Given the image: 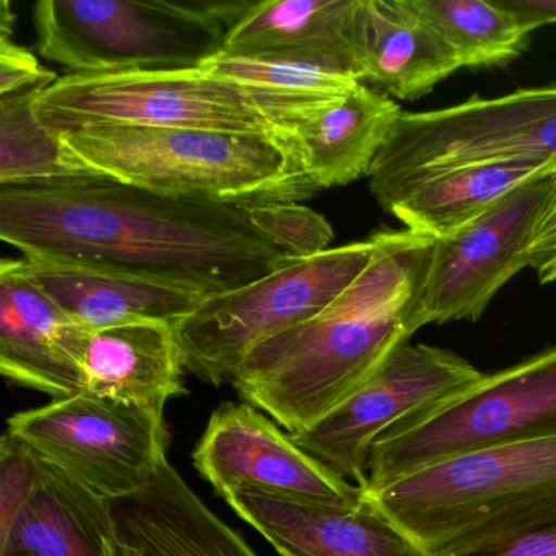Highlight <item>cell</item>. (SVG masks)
Here are the masks:
<instances>
[{
    "mask_svg": "<svg viewBox=\"0 0 556 556\" xmlns=\"http://www.w3.org/2000/svg\"><path fill=\"white\" fill-rule=\"evenodd\" d=\"M252 207L113 180L0 187V237L24 258L102 266L207 298L291 258L253 226Z\"/></svg>",
    "mask_w": 556,
    "mask_h": 556,
    "instance_id": "6da1fadb",
    "label": "cell"
},
{
    "mask_svg": "<svg viewBox=\"0 0 556 556\" xmlns=\"http://www.w3.org/2000/svg\"><path fill=\"white\" fill-rule=\"evenodd\" d=\"M382 233L370 265L324 314L260 344L233 376L240 399L289 434L330 415L422 328L434 240L408 229Z\"/></svg>",
    "mask_w": 556,
    "mask_h": 556,
    "instance_id": "7a4b0ae2",
    "label": "cell"
},
{
    "mask_svg": "<svg viewBox=\"0 0 556 556\" xmlns=\"http://www.w3.org/2000/svg\"><path fill=\"white\" fill-rule=\"evenodd\" d=\"M364 494L429 556L556 526V438L457 455Z\"/></svg>",
    "mask_w": 556,
    "mask_h": 556,
    "instance_id": "3957f363",
    "label": "cell"
},
{
    "mask_svg": "<svg viewBox=\"0 0 556 556\" xmlns=\"http://www.w3.org/2000/svg\"><path fill=\"white\" fill-rule=\"evenodd\" d=\"M56 138L87 170L157 193L245 206L318 193L289 138L123 125H87Z\"/></svg>",
    "mask_w": 556,
    "mask_h": 556,
    "instance_id": "277c9868",
    "label": "cell"
},
{
    "mask_svg": "<svg viewBox=\"0 0 556 556\" xmlns=\"http://www.w3.org/2000/svg\"><path fill=\"white\" fill-rule=\"evenodd\" d=\"M240 0H41V58L70 74L193 71L223 51L252 8Z\"/></svg>",
    "mask_w": 556,
    "mask_h": 556,
    "instance_id": "5b68a950",
    "label": "cell"
},
{
    "mask_svg": "<svg viewBox=\"0 0 556 556\" xmlns=\"http://www.w3.org/2000/svg\"><path fill=\"white\" fill-rule=\"evenodd\" d=\"M549 438H556V346L400 419L370 447L364 490L457 455Z\"/></svg>",
    "mask_w": 556,
    "mask_h": 556,
    "instance_id": "8992f818",
    "label": "cell"
},
{
    "mask_svg": "<svg viewBox=\"0 0 556 556\" xmlns=\"http://www.w3.org/2000/svg\"><path fill=\"white\" fill-rule=\"evenodd\" d=\"M382 230L363 242L289 258L243 288L207 295L175 321L185 369L203 382L232 383L255 348L324 314L370 265Z\"/></svg>",
    "mask_w": 556,
    "mask_h": 556,
    "instance_id": "52a82bcc",
    "label": "cell"
},
{
    "mask_svg": "<svg viewBox=\"0 0 556 556\" xmlns=\"http://www.w3.org/2000/svg\"><path fill=\"white\" fill-rule=\"evenodd\" d=\"M506 161L556 164V87L473 99L400 116L374 162L369 190L383 211L425 178L467 165Z\"/></svg>",
    "mask_w": 556,
    "mask_h": 556,
    "instance_id": "ba28073f",
    "label": "cell"
},
{
    "mask_svg": "<svg viewBox=\"0 0 556 556\" xmlns=\"http://www.w3.org/2000/svg\"><path fill=\"white\" fill-rule=\"evenodd\" d=\"M35 113L53 136L87 125H123L292 139L253 90L201 70L66 74L41 90Z\"/></svg>",
    "mask_w": 556,
    "mask_h": 556,
    "instance_id": "9c48e42d",
    "label": "cell"
},
{
    "mask_svg": "<svg viewBox=\"0 0 556 556\" xmlns=\"http://www.w3.org/2000/svg\"><path fill=\"white\" fill-rule=\"evenodd\" d=\"M8 425L38 457L113 503L144 490L167 457L164 415L87 390L17 413Z\"/></svg>",
    "mask_w": 556,
    "mask_h": 556,
    "instance_id": "30bf717a",
    "label": "cell"
},
{
    "mask_svg": "<svg viewBox=\"0 0 556 556\" xmlns=\"http://www.w3.org/2000/svg\"><path fill=\"white\" fill-rule=\"evenodd\" d=\"M481 377L483 372L452 351L406 341L330 415L291 438L364 490L369 451L380 434L412 413L464 392Z\"/></svg>",
    "mask_w": 556,
    "mask_h": 556,
    "instance_id": "8fae6325",
    "label": "cell"
},
{
    "mask_svg": "<svg viewBox=\"0 0 556 556\" xmlns=\"http://www.w3.org/2000/svg\"><path fill=\"white\" fill-rule=\"evenodd\" d=\"M556 190V167L510 191L473 223L434 240L421 299V321H477L526 255Z\"/></svg>",
    "mask_w": 556,
    "mask_h": 556,
    "instance_id": "7c38bea8",
    "label": "cell"
},
{
    "mask_svg": "<svg viewBox=\"0 0 556 556\" xmlns=\"http://www.w3.org/2000/svg\"><path fill=\"white\" fill-rule=\"evenodd\" d=\"M193 464L223 497L260 491L343 507L364 501L363 488L312 457L278 422L247 403H223L214 409Z\"/></svg>",
    "mask_w": 556,
    "mask_h": 556,
    "instance_id": "4fadbf2b",
    "label": "cell"
},
{
    "mask_svg": "<svg viewBox=\"0 0 556 556\" xmlns=\"http://www.w3.org/2000/svg\"><path fill=\"white\" fill-rule=\"evenodd\" d=\"M224 500L281 556H429L366 494L357 507L260 491H233Z\"/></svg>",
    "mask_w": 556,
    "mask_h": 556,
    "instance_id": "5bb4252c",
    "label": "cell"
},
{
    "mask_svg": "<svg viewBox=\"0 0 556 556\" xmlns=\"http://www.w3.org/2000/svg\"><path fill=\"white\" fill-rule=\"evenodd\" d=\"M14 266L25 281L86 331L138 320L175 324L206 298L191 289L102 266L41 258L14 260Z\"/></svg>",
    "mask_w": 556,
    "mask_h": 556,
    "instance_id": "9a60e30c",
    "label": "cell"
},
{
    "mask_svg": "<svg viewBox=\"0 0 556 556\" xmlns=\"http://www.w3.org/2000/svg\"><path fill=\"white\" fill-rule=\"evenodd\" d=\"M84 330L25 281L14 260L0 265V372L54 399L86 390L77 348Z\"/></svg>",
    "mask_w": 556,
    "mask_h": 556,
    "instance_id": "2e32d148",
    "label": "cell"
},
{
    "mask_svg": "<svg viewBox=\"0 0 556 556\" xmlns=\"http://www.w3.org/2000/svg\"><path fill=\"white\" fill-rule=\"evenodd\" d=\"M38 458L34 491L0 529V556H132L115 503Z\"/></svg>",
    "mask_w": 556,
    "mask_h": 556,
    "instance_id": "e0dca14e",
    "label": "cell"
},
{
    "mask_svg": "<svg viewBox=\"0 0 556 556\" xmlns=\"http://www.w3.org/2000/svg\"><path fill=\"white\" fill-rule=\"evenodd\" d=\"M77 363L87 392L159 415L168 400L187 393L184 356L170 321L138 320L84 331Z\"/></svg>",
    "mask_w": 556,
    "mask_h": 556,
    "instance_id": "ac0fdd59",
    "label": "cell"
},
{
    "mask_svg": "<svg viewBox=\"0 0 556 556\" xmlns=\"http://www.w3.org/2000/svg\"><path fill=\"white\" fill-rule=\"evenodd\" d=\"M132 556H258L191 490L168 457L135 496L115 503Z\"/></svg>",
    "mask_w": 556,
    "mask_h": 556,
    "instance_id": "d6986e66",
    "label": "cell"
},
{
    "mask_svg": "<svg viewBox=\"0 0 556 556\" xmlns=\"http://www.w3.org/2000/svg\"><path fill=\"white\" fill-rule=\"evenodd\" d=\"M403 110L386 93L357 84L350 93L302 116L291 138L318 191L367 177Z\"/></svg>",
    "mask_w": 556,
    "mask_h": 556,
    "instance_id": "ffe728a7",
    "label": "cell"
},
{
    "mask_svg": "<svg viewBox=\"0 0 556 556\" xmlns=\"http://www.w3.org/2000/svg\"><path fill=\"white\" fill-rule=\"evenodd\" d=\"M361 11L363 0L253 2L227 34L223 53L320 58L361 83Z\"/></svg>",
    "mask_w": 556,
    "mask_h": 556,
    "instance_id": "44dd1931",
    "label": "cell"
},
{
    "mask_svg": "<svg viewBox=\"0 0 556 556\" xmlns=\"http://www.w3.org/2000/svg\"><path fill=\"white\" fill-rule=\"evenodd\" d=\"M359 63L361 84L400 100L421 99L462 70L412 0H363Z\"/></svg>",
    "mask_w": 556,
    "mask_h": 556,
    "instance_id": "7402d4cb",
    "label": "cell"
},
{
    "mask_svg": "<svg viewBox=\"0 0 556 556\" xmlns=\"http://www.w3.org/2000/svg\"><path fill=\"white\" fill-rule=\"evenodd\" d=\"M553 167L555 162L506 161L452 168L406 190L387 213L412 232L447 239L510 191Z\"/></svg>",
    "mask_w": 556,
    "mask_h": 556,
    "instance_id": "603a6c76",
    "label": "cell"
},
{
    "mask_svg": "<svg viewBox=\"0 0 556 556\" xmlns=\"http://www.w3.org/2000/svg\"><path fill=\"white\" fill-rule=\"evenodd\" d=\"M200 70L253 90L266 115L288 135L302 116L341 99L361 84L337 64L304 54L236 56L220 51Z\"/></svg>",
    "mask_w": 556,
    "mask_h": 556,
    "instance_id": "cb8c5ba5",
    "label": "cell"
},
{
    "mask_svg": "<svg viewBox=\"0 0 556 556\" xmlns=\"http://www.w3.org/2000/svg\"><path fill=\"white\" fill-rule=\"evenodd\" d=\"M41 90L0 99V187L58 188L109 180L76 164L38 122Z\"/></svg>",
    "mask_w": 556,
    "mask_h": 556,
    "instance_id": "d4e9b609",
    "label": "cell"
},
{
    "mask_svg": "<svg viewBox=\"0 0 556 556\" xmlns=\"http://www.w3.org/2000/svg\"><path fill=\"white\" fill-rule=\"evenodd\" d=\"M462 67H503L526 53L530 31L497 0H412Z\"/></svg>",
    "mask_w": 556,
    "mask_h": 556,
    "instance_id": "484cf974",
    "label": "cell"
},
{
    "mask_svg": "<svg viewBox=\"0 0 556 556\" xmlns=\"http://www.w3.org/2000/svg\"><path fill=\"white\" fill-rule=\"evenodd\" d=\"M253 226L291 258L318 255L330 249L333 227L320 213L301 203H273L250 210Z\"/></svg>",
    "mask_w": 556,
    "mask_h": 556,
    "instance_id": "4316f807",
    "label": "cell"
},
{
    "mask_svg": "<svg viewBox=\"0 0 556 556\" xmlns=\"http://www.w3.org/2000/svg\"><path fill=\"white\" fill-rule=\"evenodd\" d=\"M40 458L30 447L5 431L0 444V529L17 516L34 491Z\"/></svg>",
    "mask_w": 556,
    "mask_h": 556,
    "instance_id": "83f0119b",
    "label": "cell"
},
{
    "mask_svg": "<svg viewBox=\"0 0 556 556\" xmlns=\"http://www.w3.org/2000/svg\"><path fill=\"white\" fill-rule=\"evenodd\" d=\"M53 71L41 66L31 51L0 35V99L35 89H48L56 83Z\"/></svg>",
    "mask_w": 556,
    "mask_h": 556,
    "instance_id": "f1b7e54d",
    "label": "cell"
},
{
    "mask_svg": "<svg viewBox=\"0 0 556 556\" xmlns=\"http://www.w3.org/2000/svg\"><path fill=\"white\" fill-rule=\"evenodd\" d=\"M526 263L535 271L540 285L556 282V190L527 250Z\"/></svg>",
    "mask_w": 556,
    "mask_h": 556,
    "instance_id": "f546056e",
    "label": "cell"
},
{
    "mask_svg": "<svg viewBox=\"0 0 556 556\" xmlns=\"http://www.w3.org/2000/svg\"><path fill=\"white\" fill-rule=\"evenodd\" d=\"M448 556H556V526Z\"/></svg>",
    "mask_w": 556,
    "mask_h": 556,
    "instance_id": "4dcf8cb0",
    "label": "cell"
},
{
    "mask_svg": "<svg viewBox=\"0 0 556 556\" xmlns=\"http://www.w3.org/2000/svg\"><path fill=\"white\" fill-rule=\"evenodd\" d=\"M497 4L509 11L530 34L556 24V0H497Z\"/></svg>",
    "mask_w": 556,
    "mask_h": 556,
    "instance_id": "1f68e13d",
    "label": "cell"
}]
</instances>
